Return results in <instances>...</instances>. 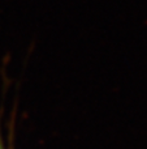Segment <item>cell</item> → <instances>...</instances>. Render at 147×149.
Segmentation results:
<instances>
[{
	"label": "cell",
	"mask_w": 147,
	"mask_h": 149,
	"mask_svg": "<svg viewBox=\"0 0 147 149\" xmlns=\"http://www.w3.org/2000/svg\"><path fill=\"white\" fill-rule=\"evenodd\" d=\"M0 149H4V148H3V145H1V143H0Z\"/></svg>",
	"instance_id": "cell-1"
}]
</instances>
